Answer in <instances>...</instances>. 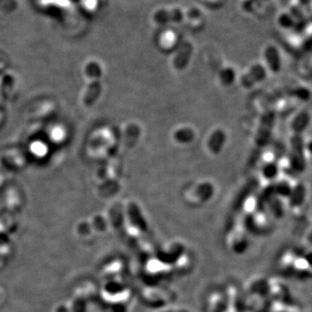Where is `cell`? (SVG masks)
Returning <instances> with one entry per match:
<instances>
[{"label":"cell","mask_w":312,"mask_h":312,"mask_svg":"<svg viewBox=\"0 0 312 312\" xmlns=\"http://www.w3.org/2000/svg\"><path fill=\"white\" fill-rule=\"evenodd\" d=\"M250 234L243 219L241 221L237 215H233L226 228L225 246L232 254H245L250 246Z\"/></svg>","instance_id":"obj_1"},{"label":"cell","mask_w":312,"mask_h":312,"mask_svg":"<svg viewBox=\"0 0 312 312\" xmlns=\"http://www.w3.org/2000/svg\"><path fill=\"white\" fill-rule=\"evenodd\" d=\"M142 276L146 285H169L175 275L170 265L153 254L145 259Z\"/></svg>","instance_id":"obj_2"},{"label":"cell","mask_w":312,"mask_h":312,"mask_svg":"<svg viewBox=\"0 0 312 312\" xmlns=\"http://www.w3.org/2000/svg\"><path fill=\"white\" fill-rule=\"evenodd\" d=\"M141 298L145 306L154 311L174 304L177 293L169 285H145L141 290Z\"/></svg>","instance_id":"obj_3"},{"label":"cell","mask_w":312,"mask_h":312,"mask_svg":"<svg viewBox=\"0 0 312 312\" xmlns=\"http://www.w3.org/2000/svg\"><path fill=\"white\" fill-rule=\"evenodd\" d=\"M277 111L274 108H267L260 116L257 130L255 133L254 146L258 150H263L268 146L276 124Z\"/></svg>","instance_id":"obj_4"},{"label":"cell","mask_w":312,"mask_h":312,"mask_svg":"<svg viewBox=\"0 0 312 312\" xmlns=\"http://www.w3.org/2000/svg\"><path fill=\"white\" fill-rule=\"evenodd\" d=\"M290 140V151H289V162L290 168L294 171L302 174L306 169V155H305V143L304 133L291 132Z\"/></svg>","instance_id":"obj_5"},{"label":"cell","mask_w":312,"mask_h":312,"mask_svg":"<svg viewBox=\"0 0 312 312\" xmlns=\"http://www.w3.org/2000/svg\"><path fill=\"white\" fill-rule=\"evenodd\" d=\"M188 249V246L180 238H171L157 246L155 254L172 267Z\"/></svg>","instance_id":"obj_6"},{"label":"cell","mask_w":312,"mask_h":312,"mask_svg":"<svg viewBox=\"0 0 312 312\" xmlns=\"http://www.w3.org/2000/svg\"><path fill=\"white\" fill-rule=\"evenodd\" d=\"M152 20L160 26L180 24L185 21V9L180 6L160 7L153 11Z\"/></svg>","instance_id":"obj_7"},{"label":"cell","mask_w":312,"mask_h":312,"mask_svg":"<svg viewBox=\"0 0 312 312\" xmlns=\"http://www.w3.org/2000/svg\"><path fill=\"white\" fill-rule=\"evenodd\" d=\"M205 312H225L227 309V296L223 286H213L204 297Z\"/></svg>","instance_id":"obj_8"},{"label":"cell","mask_w":312,"mask_h":312,"mask_svg":"<svg viewBox=\"0 0 312 312\" xmlns=\"http://www.w3.org/2000/svg\"><path fill=\"white\" fill-rule=\"evenodd\" d=\"M215 194V188L210 181H202L191 191L187 197L189 204L192 206H203L210 201Z\"/></svg>","instance_id":"obj_9"},{"label":"cell","mask_w":312,"mask_h":312,"mask_svg":"<svg viewBox=\"0 0 312 312\" xmlns=\"http://www.w3.org/2000/svg\"><path fill=\"white\" fill-rule=\"evenodd\" d=\"M299 251L300 248L289 246L279 251L276 259L277 270L279 273L283 276L290 277V278L291 277L293 265L299 255Z\"/></svg>","instance_id":"obj_10"},{"label":"cell","mask_w":312,"mask_h":312,"mask_svg":"<svg viewBox=\"0 0 312 312\" xmlns=\"http://www.w3.org/2000/svg\"><path fill=\"white\" fill-rule=\"evenodd\" d=\"M268 70L262 64H255L240 78V84L246 89L253 88L267 78Z\"/></svg>","instance_id":"obj_11"},{"label":"cell","mask_w":312,"mask_h":312,"mask_svg":"<svg viewBox=\"0 0 312 312\" xmlns=\"http://www.w3.org/2000/svg\"><path fill=\"white\" fill-rule=\"evenodd\" d=\"M194 45L191 42L181 43L172 58L173 68L178 71H182L187 69L194 54Z\"/></svg>","instance_id":"obj_12"},{"label":"cell","mask_w":312,"mask_h":312,"mask_svg":"<svg viewBox=\"0 0 312 312\" xmlns=\"http://www.w3.org/2000/svg\"><path fill=\"white\" fill-rule=\"evenodd\" d=\"M242 289L245 296L268 299V279L260 275L251 277Z\"/></svg>","instance_id":"obj_13"},{"label":"cell","mask_w":312,"mask_h":312,"mask_svg":"<svg viewBox=\"0 0 312 312\" xmlns=\"http://www.w3.org/2000/svg\"><path fill=\"white\" fill-rule=\"evenodd\" d=\"M266 69L273 74H278L282 69L281 54L274 44H268L264 50Z\"/></svg>","instance_id":"obj_14"},{"label":"cell","mask_w":312,"mask_h":312,"mask_svg":"<svg viewBox=\"0 0 312 312\" xmlns=\"http://www.w3.org/2000/svg\"><path fill=\"white\" fill-rule=\"evenodd\" d=\"M195 266V257L194 253L188 249L183 253L182 256L174 263L172 266L174 275L178 276H186L190 274Z\"/></svg>","instance_id":"obj_15"},{"label":"cell","mask_w":312,"mask_h":312,"mask_svg":"<svg viewBox=\"0 0 312 312\" xmlns=\"http://www.w3.org/2000/svg\"><path fill=\"white\" fill-rule=\"evenodd\" d=\"M227 142V134L221 129L215 130L211 133L207 141V148L208 151L213 155H218L224 150Z\"/></svg>","instance_id":"obj_16"},{"label":"cell","mask_w":312,"mask_h":312,"mask_svg":"<svg viewBox=\"0 0 312 312\" xmlns=\"http://www.w3.org/2000/svg\"><path fill=\"white\" fill-rule=\"evenodd\" d=\"M306 199V188L304 184L298 183L294 186L288 198V205L292 209H299L303 207L304 201Z\"/></svg>","instance_id":"obj_17"},{"label":"cell","mask_w":312,"mask_h":312,"mask_svg":"<svg viewBox=\"0 0 312 312\" xmlns=\"http://www.w3.org/2000/svg\"><path fill=\"white\" fill-rule=\"evenodd\" d=\"M310 123V114L309 111L304 109L297 114L290 122L291 132L304 133Z\"/></svg>","instance_id":"obj_18"},{"label":"cell","mask_w":312,"mask_h":312,"mask_svg":"<svg viewBox=\"0 0 312 312\" xmlns=\"http://www.w3.org/2000/svg\"><path fill=\"white\" fill-rule=\"evenodd\" d=\"M265 209L267 211V213L271 214V217H273L276 219H281L285 217V205L282 201L281 198H279L277 195H273L269 199L265 205Z\"/></svg>","instance_id":"obj_19"},{"label":"cell","mask_w":312,"mask_h":312,"mask_svg":"<svg viewBox=\"0 0 312 312\" xmlns=\"http://www.w3.org/2000/svg\"><path fill=\"white\" fill-rule=\"evenodd\" d=\"M196 138V133L192 127H180L177 129L173 134V139L176 143L188 145L193 142Z\"/></svg>","instance_id":"obj_20"},{"label":"cell","mask_w":312,"mask_h":312,"mask_svg":"<svg viewBox=\"0 0 312 312\" xmlns=\"http://www.w3.org/2000/svg\"><path fill=\"white\" fill-rule=\"evenodd\" d=\"M185 21L192 26H199L205 21V13L197 6L185 9Z\"/></svg>","instance_id":"obj_21"},{"label":"cell","mask_w":312,"mask_h":312,"mask_svg":"<svg viewBox=\"0 0 312 312\" xmlns=\"http://www.w3.org/2000/svg\"><path fill=\"white\" fill-rule=\"evenodd\" d=\"M277 23L283 30H292L298 25V21L288 11H282L279 14Z\"/></svg>","instance_id":"obj_22"},{"label":"cell","mask_w":312,"mask_h":312,"mask_svg":"<svg viewBox=\"0 0 312 312\" xmlns=\"http://www.w3.org/2000/svg\"><path fill=\"white\" fill-rule=\"evenodd\" d=\"M237 78V74L234 69L232 67H225L221 69L218 73V80L221 82V85L225 87H230L235 83Z\"/></svg>","instance_id":"obj_23"},{"label":"cell","mask_w":312,"mask_h":312,"mask_svg":"<svg viewBox=\"0 0 312 312\" xmlns=\"http://www.w3.org/2000/svg\"><path fill=\"white\" fill-rule=\"evenodd\" d=\"M273 188L275 195L283 199L289 198L293 187L287 180H282L273 183Z\"/></svg>","instance_id":"obj_24"},{"label":"cell","mask_w":312,"mask_h":312,"mask_svg":"<svg viewBox=\"0 0 312 312\" xmlns=\"http://www.w3.org/2000/svg\"><path fill=\"white\" fill-rule=\"evenodd\" d=\"M279 174V167L275 161H268L263 165L261 174L264 179L274 180Z\"/></svg>","instance_id":"obj_25"},{"label":"cell","mask_w":312,"mask_h":312,"mask_svg":"<svg viewBox=\"0 0 312 312\" xmlns=\"http://www.w3.org/2000/svg\"><path fill=\"white\" fill-rule=\"evenodd\" d=\"M153 312H192L189 308L184 305H178V304H169L168 306L163 307L161 309L154 310Z\"/></svg>","instance_id":"obj_26"},{"label":"cell","mask_w":312,"mask_h":312,"mask_svg":"<svg viewBox=\"0 0 312 312\" xmlns=\"http://www.w3.org/2000/svg\"><path fill=\"white\" fill-rule=\"evenodd\" d=\"M206 1H207V2H208V3L215 4L217 3V2H218L219 0H206Z\"/></svg>","instance_id":"obj_27"},{"label":"cell","mask_w":312,"mask_h":312,"mask_svg":"<svg viewBox=\"0 0 312 312\" xmlns=\"http://www.w3.org/2000/svg\"><path fill=\"white\" fill-rule=\"evenodd\" d=\"M242 1H246V0H242Z\"/></svg>","instance_id":"obj_28"}]
</instances>
